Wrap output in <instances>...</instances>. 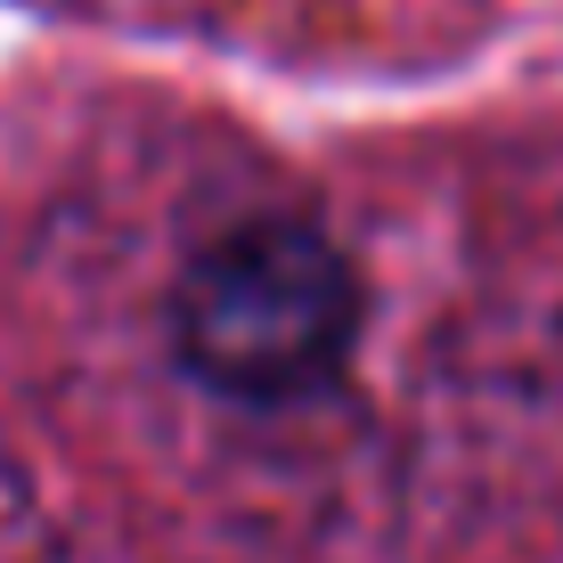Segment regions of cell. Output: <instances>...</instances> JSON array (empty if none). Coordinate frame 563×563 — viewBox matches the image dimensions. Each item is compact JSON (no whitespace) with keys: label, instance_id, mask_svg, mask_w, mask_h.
I'll return each instance as SVG.
<instances>
[{"label":"cell","instance_id":"cell-1","mask_svg":"<svg viewBox=\"0 0 563 563\" xmlns=\"http://www.w3.org/2000/svg\"><path fill=\"white\" fill-rule=\"evenodd\" d=\"M352 343L360 278L310 212H238L172 278V352L238 409H302L335 393Z\"/></svg>","mask_w":563,"mask_h":563}]
</instances>
